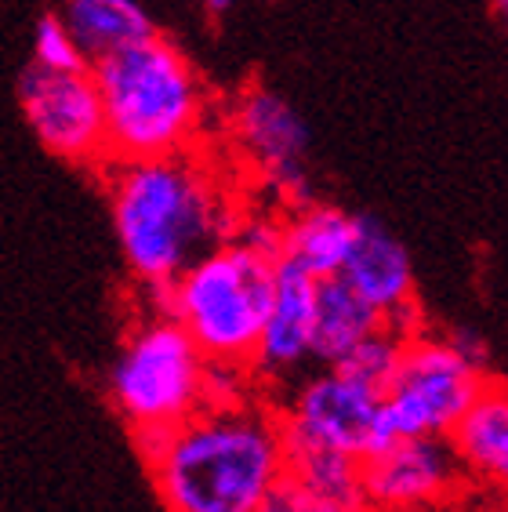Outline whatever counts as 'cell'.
Instances as JSON below:
<instances>
[{
    "label": "cell",
    "mask_w": 508,
    "mask_h": 512,
    "mask_svg": "<svg viewBox=\"0 0 508 512\" xmlns=\"http://www.w3.org/2000/svg\"><path fill=\"white\" fill-rule=\"evenodd\" d=\"M313 291L316 276H309L291 258L273 262V302L258 331L251 364L262 375H291L294 367L309 360V338H313Z\"/></svg>",
    "instance_id": "cell-11"
},
{
    "label": "cell",
    "mask_w": 508,
    "mask_h": 512,
    "mask_svg": "<svg viewBox=\"0 0 508 512\" xmlns=\"http://www.w3.org/2000/svg\"><path fill=\"white\" fill-rule=\"evenodd\" d=\"M19 102L26 124L48 153L73 164L106 157V120L88 69L59 73L30 66L19 80Z\"/></svg>",
    "instance_id": "cell-7"
},
{
    "label": "cell",
    "mask_w": 508,
    "mask_h": 512,
    "mask_svg": "<svg viewBox=\"0 0 508 512\" xmlns=\"http://www.w3.org/2000/svg\"><path fill=\"white\" fill-rule=\"evenodd\" d=\"M204 353L171 316L138 327L120 349L109 389L138 436L175 429L204 407Z\"/></svg>",
    "instance_id": "cell-5"
},
{
    "label": "cell",
    "mask_w": 508,
    "mask_h": 512,
    "mask_svg": "<svg viewBox=\"0 0 508 512\" xmlns=\"http://www.w3.org/2000/svg\"><path fill=\"white\" fill-rule=\"evenodd\" d=\"M490 375L472 371L447 342L436 338H407L400 353L396 378L385 389L374 418L371 444L363 462L411 436H447L461 411L476 400Z\"/></svg>",
    "instance_id": "cell-6"
},
{
    "label": "cell",
    "mask_w": 508,
    "mask_h": 512,
    "mask_svg": "<svg viewBox=\"0 0 508 512\" xmlns=\"http://www.w3.org/2000/svg\"><path fill=\"white\" fill-rule=\"evenodd\" d=\"M360 469L371 509L411 512L440 502L458 480L461 462L447 436H411L360 462Z\"/></svg>",
    "instance_id": "cell-10"
},
{
    "label": "cell",
    "mask_w": 508,
    "mask_h": 512,
    "mask_svg": "<svg viewBox=\"0 0 508 512\" xmlns=\"http://www.w3.org/2000/svg\"><path fill=\"white\" fill-rule=\"evenodd\" d=\"M378 404L381 396L374 389L327 367L323 375L309 378L294 393L291 411L280 422V433L284 440L331 447V451L352 454L363 462V451L374 433V418H378Z\"/></svg>",
    "instance_id": "cell-8"
},
{
    "label": "cell",
    "mask_w": 508,
    "mask_h": 512,
    "mask_svg": "<svg viewBox=\"0 0 508 512\" xmlns=\"http://www.w3.org/2000/svg\"><path fill=\"white\" fill-rule=\"evenodd\" d=\"M106 153L142 160L178 153L200 128L204 88L186 51L160 33L95 59Z\"/></svg>",
    "instance_id": "cell-3"
},
{
    "label": "cell",
    "mask_w": 508,
    "mask_h": 512,
    "mask_svg": "<svg viewBox=\"0 0 508 512\" xmlns=\"http://www.w3.org/2000/svg\"><path fill=\"white\" fill-rule=\"evenodd\" d=\"M236 240L244 247H251V251H258V255L265 258H280V247H284V226H276V222H265V218H258V222H247L240 233H236Z\"/></svg>",
    "instance_id": "cell-22"
},
{
    "label": "cell",
    "mask_w": 508,
    "mask_h": 512,
    "mask_svg": "<svg viewBox=\"0 0 508 512\" xmlns=\"http://www.w3.org/2000/svg\"><path fill=\"white\" fill-rule=\"evenodd\" d=\"M142 440L167 512H258L287 469L280 422L233 404L200 407Z\"/></svg>",
    "instance_id": "cell-1"
},
{
    "label": "cell",
    "mask_w": 508,
    "mask_h": 512,
    "mask_svg": "<svg viewBox=\"0 0 508 512\" xmlns=\"http://www.w3.org/2000/svg\"><path fill=\"white\" fill-rule=\"evenodd\" d=\"M236 0H204V8H207V15H225V11L233 8Z\"/></svg>",
    "instance_id": "cell-23"
},
{
    "label": "cell",
    "mask_w": 508,
    "mask_h": 512,
    "mask_svg": "<svg viewBox=\"0 0 508 512\" xmlns=\"http://www.w3.org/2000/svg\"><path fill=\"white\" fill-rule=\"evenodd\" d=\"M338 276L381 316L414 302L411 255L400 237L374 215H352V247Z\"/></svg>",
    "instance_id": "cell-12"
},
{
    "label": "cell",
    "mask_w": 508,
    "mask_h": 512,
    "mask_svg": "<svg viewBox=\"0 0 508 512\" xmlns=\"http://www.w3.org/2000/svg\"><path fill=\"white\" fill-rule=\"evenodd\" d=\"M450 447L469 473L501 483L508 476V396L505 385L490 378L461 418L450 425Z\"/></svg>",
    "instance_id": "cell-14"
},
{
    "label": "cell",
    "mask_w": 508,
    "mask_h": 512,
    "mask_svg": "<svg viewBox=\"0 0 508 512\" xmlns=\"http://www.w3.org/2000/svg\"><path fill=\"white\" fill-rule=\"evenodd\" d=\"M284 436V433H280ZM284 473L294 476L305 491H313L323 502L338 505L345 512H367V491H363L360 458L320 444H302V440H284Z\"/></svg>",
    "instance_id": "cell-17"
},
{
    "label": "cell",
    "mask_w": 508,
    "mask_h": 512,
    "mask_svg": "<svg viewBox=\"0 0 508 512\" xmlns=\"http://www.w3.org/2000/svg\"><path fill=\"white\" fill-rule=\"evenodd\" d=\"M385 327V316L356 295L342 276H320L313 291V338H309V360L331 367L342 360L352 345Z\"/></svg>",
    "instance_id": "cell-13"
},
{
    "label": "cell",
    "mask_w": 508,
    "mask_h": 512,
    "mask_svg": "<svg viewBox=\"0 0 508 512\" xmlns=\"http://www.w3.org/2000/svg\"><path fill=\"white\" fill-rule=\"evenodd\" d=\"M59 19L88 62L157 33L138 0H66Z\"/></svg>",
    "instance_id": "cell-15"
},
{
    "label": "cell",
    "mask_w": 508,
    "mask_h": 512,
    "mask_svg": "<svg viewBox=\"0 0 508 512\" xmlns=\"http://www.w3.org/2000/svg\"><path fill=\"white\" fill-rule=\"evenodd\" d=\"M33 66L59 69V73H80L88 69L84 51L77 48V40L69 37L59 15H44L33 30Z\"/></svg>",
    "instance_id": "cell-19"
},
{
    "label": "cell",
    "mask_w": 508,
    "mask_h": 512,
    "mask_svg": "<svg viewBox=\"0 0 508 512\" xmlns=\"http://www.w3.org/2000/svg\"><path fill=\"white\" fill-rule=\"evenodd\" d=\"M258 512H345V509H338V505L316 498V494L305 491L294 476L284 473L280 480L273 483V487H269V494L262 498Z\"/></svg>",
    "instance_id": "cell-20"
},
{
    "label": "cell",
    "mask_w": 508,
    "mask_h": 512,
    "mask_svg": "<svg viewBox=\"0 0 508 512\" xmlns=\"http://www.w3.org/2000/svg\"><path fill=\"white\" fill-rule=\"evenodd\" d=\"M400 353H403V338H396L389 327H381L374 335H367L363 342H356L342 360H334V371H342L352 382L367 385L378 396H385V389L396 378V367H400Z\"/></svg>",
    "instance_id": "cell-18"
},
{
    "label": "cell",
    "mask_w": 508,
    "mask_h": 512,
    "mask_svg": "<svg viewBox=\"0 0 508 512\" xmlns=\"http://www.w3.org/2000/svg\"><path fill=\"white\" fill-rule=\"evenodd\" d=\"M109 215L127 269L149 287H167L233 233L215 178L182 153L120 160L109 178Z\"/></svg>",
    "instance_id": "cell-2"
},
{
    "label": "cell",
    "mask_w": 508,
    "mask_h": 512,
    "mask_svg": "<svg viewBox=\"0 0 508 512\" xmlns=\"http://www.w3.org/2000/svg\"><path fill=\"white\" fill-rule=\"evenodd\" d=\"M153 291L164 295V313L186 327L204 360L244 367L273 302V258L240 240L218 244Z\"/></svg>",
    "instance_id": "cell-4"
},
{
    "label": "cell",
    "mask_w": 508,
    "mask_h": 512,
    "mask_svg": "<svg viewBox=\"0 0 508 512\" xmlns=\"http://www.w3.org/2000/svg\"><path fill=\"white\" fill-rule=\"evenodd\" d=\"M443 342L454 349V353L465 360V364L472 367V371H479V375H490V345L487 338L479 335L476 327H454Z\"/></svg>",
    "instance_id": "cell-21"
},
{
    "label": "cell",
    "mask_w": 508,
    "mask_h": 512,
    "mask_svg": "<svg viewBox=\"0 0 508 512\" xmlns=\"http://www.w3.org/2000/svg\"><path fill=\"white\" fill-rule=\"evenodd\" d=\"M236 138L247 157L265 171L269 186H276L291 204H309V124L284 95L269 88L247 91L236 106Z\"/></svg>",
    "instance_id": "cell-9"
},
{
    "label": "cell",
    "mask_w": 508,
    "mask_h": 512,
    "mask_svg": "<svg viewBox=\"0 0 508 512\" xmlns=\"http://www.w3.org/2000/svg\"><path fill=\"white\" fill-rule=\"evenodd\" d=\"M505 8H508V0H494V11H501V15H505Z\"/></svg>",
    "instance_id": "cell-24"
},
{
    "label": "cell",
    "mask_w": 508,
    "mask_h": 512,
    "mask_svg": "<svg viewBox=\"0 0 508 512\" xmlns=\"http://www.w3.org/2000/svg\"><path fill=\"white\" fill-rule=\"evenodd\" d=\"M352 247V215L331 204H302V211L284 226L280 255L291 258L309 276L342 273L345 255Z\"/></svg>",
    "instance_id": "cell-16"
}]
</instances>
